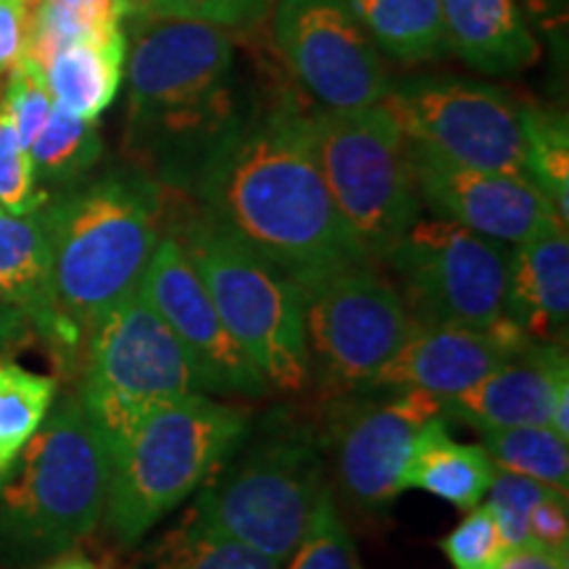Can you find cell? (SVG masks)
I'll list each match as a JSON object with an SVG mask.
<instances>
[{
	"mask_svg": "<svg viewBox=\"0 0 569 569\" xmlns=\"http://www.w3.org/2000/svg\"><path fill=\"white\" fill-rule=\"evenodd\" d=\"M30 6L21 0H0V80L24 59Z\"/></svg>",
	"mask_w": 569,
	"mask_h": 569,
	"instance_id": "cell-38",
	"label": "cell"
},
{
	"mask_svg": "<svg viewBox=\"0 0 569 569\" xmlns=\"http://www.w3.org/2000/svg\"><path fill=\"white\" fill-rule=\"evenodd\" d=\"M309 386L351 398L417 330L393 280L375 261H359L301 282Z\"/></svg>",
	"mask_w": 569,
	"mask_h": 569,
	"instance_id": "cell-10",
	"label": "cell"
},
{
	"mask_svg": "<svg viewBox=\"0 0 569 569\" xmlns=\"http://www.w3.org/2000/svg\"><path fill=\"white\" fill-rule=\"evenodd\" d=\"M549 490L551 486H543V482L538 480L496 469L493 482H490L486 493V507L490 509V515H493L498 530H501L503 543H507L509 549L528 543L530 511L540 498L549 493Z\"/></svg>",
	"mask_w": 569,
	"mask_h": 569,
	"instance_id": "cell-34",
	"label": "cell"
},
{
	"mask_svg": "<svg viewBox=\"0 0 569 569\" xmlns=\"http://www.w3.org/2000/svg\"><path fill=\"white\" fill-rule=\"evenodd\" d=\"M375 393L377 401L369 393L343 411L330 438L338 490L359 511L386 509L407 490L403 478L419 432L443 417V398L425 390Z\"/></svg>",
	"mask_w": 569,
	"mask_h": 569,
	"instance_id": "cell-14",
	"label": "cell"
},
{
	"mask_svg": "<svg viewBox=\"0 0 569 569\" xmlns=\"http://www.w3.org/2000/svg\"><path fill=\"white\" fill-rule=\"evenodd\" d=\"M525 138V177L569 219V124L567 113L519 103Z\"/></svg>",
	"mask_w": 569,
	"mask_h": 569,
	"instance_id": "cell-29",
	"label": "cell"
},
{
	"mask_svg": "<svg viewBox=\"0 0 569 569\" xmlns=\"http://www.w3.org/2000/svg\"><path fill=\"white\" fill-rule=\"evenodd\" d=\"M503 317L536 343H565L569 319V234L553 219L509 248Z\"/></svg>",
	"mask_w": 569,
	"mask_h": 569,
	"instance_id": "cell-19",
	"label": "cell"
},
{
	"mask_svg": "<svg viewBox=\"0 0 569 569\" xmlns=\"http://www.w3.org/2000/svg\"><path fill=\"white\" fill-rule=\"evenodd\" d=\"M288 569H361L356 543L330 488L319 496L309 530L290 553Z\"/></svg>",
	"mask_w": 569,
	"mask_h": 569,
	"instance_id": "cell-31",
	"label": "cell"
},
{
	"mask_svg": "<svg viewBox=\"0 0 569 569\" xmlns=\"http://www.w3.org/2000/svg\"><path fill=\"white\" fill-rule=\"evenodd\" d=\"M351 9L390 59L422 63L451 53L440 0H351Z\"/></svg>",
	"mask_w": 569,
	"mask_h": 569,
	"instance_id": "cell-24",
	"label": "cell"
},
{
	"mask_svg": "<svg viewBox=\"0 0 569 569\" xmlns=\"http://www.w3.org/2000/svg\"><path fill=\"white\" fill-rule=\"evenodd\" d=\"M380 264L417 327H490L503 319L509 246L448 219L419 217Z\"/></svg>",
	"mask_w": 569,
	"mask_h": 569,
	"instance_id": "cell-11",
	"label": "cell"
},
{
	"mask_svg": "<svg viewBox=\"0 0 569 569\" xmlns=\"http://www.w3.org/2000/svg\"><path fill=\"white\" fill-rule=\"evenodd\" d=\"M142 569H282V565L206 528L188 511L180 525L148 546Z\"/></svg>",
	"mask_w": 569,
	"mask_h": 569,
	"instance_id": "cell-26",
	"label": "cell"
},
{
	"mask_svg": "<svg viewBox=\"0 0 569 569\" xmlns=\"http://www.w3.org/2000/svg\"><path fill=\"white\" fill-rule=\"evenodd\" d=\"M482 448L496 469L522 475L551 488H569V440L553 432L549 425L503 427L486 430Z\"/></svg>",
	"mask_w": 569,
	"mask_h": 569,
	"instance_id": "cell-30",
	"label": "cell"
},
{
	"mask_svg": "<svg viewBox=\"0 0 569 569\" xmlns=\"http://www.w3.org/2000/svg\"><path fill=\"white\" fill-rule=\"evenodd\" d=\"M32 569H101L96 565V561L84 557V553L80 549H69L59 553V557L42 561V565L32 567Z\"/></svg>",
	"mask_w": 569,
	"mask_h": 569,
	"instance_id": "cell-40",
	"label": "cell"
},
{
	"mask_svg": "<svg viewBox=\"0 0 569 569\" xmlns=\"http://www.w3.org/2000/svg\"><path fill=\"white\" fill-rule=\"evenodd\" d=\"M21 322H27V317L19 309H13V306L0 301V346L9 343Z\"/></svg>",
	"mask_w": 569,
	"mask_h": 569,
	"instance_id": "cell-41",
	"label": "cell"
},
{
	"mask_svg": "<svg viewBox=\"0 0 569 569\" xmlns=\"http://www.w3.org/2000/svg\"><path fill=\"white\" fill-rule=\"evenodd\" d=\"M163 230L184 248L224 327L267 382L269 393H301L309 388L298 282L211 222L196 203L167 206Z\"/></svg>",
	"mask_w": 569,
	"mask_h": 569,
	"instance_id": "cell-7",
	"label": "cell"
},
{
	"mask_svg": "<svg viewBox=\"0 0 569 569\" xmlns=\"http://www.w3.org/2000/svg\"><path fill=\"white\" fill-rule=\"evenodd\" d=\"M77 372V396L109 459L153 407L203 393L188 351L140 288L92 327Z\"/></svg>",
	"mask_w": 569,
	"mask_h": 569,
	"instance_id": "cell-9",
	"label": "cell"
},
{
	"mask_svg": "<svg viewBox=\"0 0 569 569\" xmlns=\"http://www.w3.org/2000/svg\"><path fill=\"white\" fill-rule=\"evenodd\" d=\"M109 457L80 396H56L0 482V565L38 567L77 549L103 519Z\"/></svg>",
	"mask_w": 569,
	"mask_h": 569,
	"instance_id": "cell-4",
	"label": "cell"
},
{
	"mask_svg": "<svg viewBox=\"0 0 569 569\" xmlns=\"http://www.w3.org/2000/svg\"><path fill=\"white\" fill-rule=\"evenodd\" d=\"M56 396V377L32 372L17 361H0V482L46 422Z\"/></svg>",
	"mask_w": 569,
	"mask_h": 569,
	"instance_id": "cell-28",
	"label": "cell"
},
{
	"mask_svg": "<svg viewBox=\"0 0 569 569\" xmlns=\"http://www.w3.org/2000/svg\"><path fill=\"white\" fill-rule=\"evenodd\" d=\"M48 203V190L40 188L30 151L21 142L9 111L0 106V209L32 213Z\"/></svg>",
	"mask_w": 569,
	"mask_h": 569,
	"instance_id": "cell-32",
	"label": "cell"
},
{
	"mask_svg": "<svg viewBox=\"0 0 569 569\" xmlns=\"http://www.w3.org/2000/svg\"><path fill=\"white\" fill-rule=\"evenodd\" d=\"M167 193L151 174L127 167L42 206L51 267L40 338L61 367L77 372L92 327L140 288L163 234Z\"/></svg>",
	"mask_w": 569,
	"mask_h": 569,
	"instance_id": "cell-3",
	"label": "cell"
},
{
	"mask_svg": "<svg viewBox=\"0 0 569 569\" xmlns=\"http://www.w3.org/2000/svg\"><path fill=\"white\" fill-rule=\"evenodd\" d=\"M21 3H27V6H30V9H32V3H34V0H21Z\"/></svg>",
	"mask_w": 569,
	"mask_h": 569,
	"instance_id": "cell-43",
	"label": "cell"
},
{
	"mask_svg": "<svg viewBox=\"0 0 569 569\" xmlns=\"http://www.w3.org/2000/svg\"><path fill=\"white\" fill-rule=\"evenodd\" d=\"M48 232L42 209L11 213L0 209V301L19 309L34 330L48 315Z\"/></svg>",
	"mask_w": 569,
	"mask_h": 569,
	"instance_id": "cell-23",
	"label": "cell"
},
{
	"mask_svg": "<svg viewBox=\"0 0 569 569\" xmlns=\"http://www.w3.org/2000/svg\"><path fill=\"white\" fill-rule=\"evenodd\" d=\"M248 427L246 411L206 393L172 398L148 411L109 459L103 522L113 543L134 549L222 467Z\"/></svg>",
	"mask_w": 569,
	"mask_h": 569,
	"instance_id": "cell-6",
	"label": "cell"
},
{
	"mask_svg": "<svg viewBox=\"0 0 569 569\" xmlns=\"http://www.w3.org/2000/svg\"><path fill=\"white\" fill-rule=\"evenodd\" d=\"M411 161L422 206L436 217L486 234L498 243L517 246L543 224L561 219L549 198L525 174L465 167L415 142Z\"/></svg>",
	"mask_w": 569,
	"mask_h": 569,
	"instance_id": "cell-16",
	"label": "cell"
},
{
	"mask_svg": "<svg viewBox=\"0 0 569 569\" xmlns=\"http://www.w3.org/2000/svg\"><path fill=\"white\" fill-rule=\"evenodd\" d=\"M448 51L488 77H511L538 61V40L519 0H440Z\"/></svg>",
	"mask_w": 569,
	"mask_h": 569,
	"instance_id": "cell-20",
	"label": "cell"
},
{
	"mask_svg": "<svg viewBox=\"0 0 569 569\" xmlns=\"http://www.w3.org/2000/svg\"><path fill=\"white\" fill-rule=\"evenodd\" d=\"M272 0H146L148 13L172 19L209 21V24L238 30L253 24Z\"/></svg>",
	"mask_w": 569,
	"mask_h": 569,
	"instance_id": "cell-36",
	"label": "cell"
},
{
	"mask_svg": "<svg viewBox=\"0 0 569 569\" xmlns=\"http://www.w3.org/2000/svg\"><path fill=\"white\" fill-rule=\"evenodd\" d=\"M403 134L446 159L488 172L525 174L519 101L507 90L451 74H422L382 101Z\"/></svg>",
	"mask_w": 569,
	"mask_h": 569,
	"instance_id": "cell-12",
	"label": "cell"
},
{
	"mask_svg": "<svg viewBox=\"0 0 569 569\" xmlns=\"http://www.w3.org/2000/svg\"><path fill=\"white\" fill-rule=\"evenodd\" d=\"M132 21L124 153L169 193H188L206 156L251 106L253 90L224 27L156 13Z\"/></svg>",
	"mask_w": 569,
	"mask_h": 569,
	"instance_id": "cell-2",
	"label": "cell"
},
{
	"mask_svg": "<svg viewBox=\"0 0 569 569\" xmlns=\"http://www.w3.org/2000/svg\"><path fill=\"white\" fill-rule=\"evenodd\" d=\"M438 546L453 569H496L509 549L486 503L469 509L457 528L440 538Z\"/></svg>",
	"mask_w": 569,
	"mask_h": 569,
	"instance_id": "cell-33",
	"label": "cell"
},
{
	"mask_svg": "<svg viewBox=\"0 0 569 569\" xmlns=\"http://www.w3.org/2000/svg\"><path fill=\"white\" fill-rule=\"evenodd\" d=\"M319 169L367 259L380 264L422 217L411 142L386 103L311 111Z\"/></svg>",
	"mask_w": 569,
	"mask_h": 569,
	"instance_id": "cell-8",
	"label": "cell"
},
{
	"mask_svg": "<svg viewBox=\"0 0 569 569\" xmlns=\"http://www.w3.org/2000/svg\"><path fill=\"white\" fill-rule=\"evenodd\" d=\"M211 222L298 284L367 259L319 169L311 111L290 88L253 92L188 193Z\"/></svg>",
	"mask_w": 569,
	"mask_h": 569,
	"instance_id": "cell-1",
	"label": "cell"
},
{
	"mask_svg": "<svg viewBox=\"0 0 569 569\" xmlns=\"http://www.w3.org/2000/svg\"><path fill=\"white\" fill-rule=\"evenodd\" d=\"M27 151H30L34 177L42 190L71 188L101 161L103 140L98 122L53 106L46 127Z\"/></svg>",
	"mask_w": 569,
	"mask_h": 569,
	"instance_id": "cell-27",
	"label": "cell"
},
{
	"mask_svg": "<svg viewBox=\"0 0 569 569\" xmlns=\"http://www.w3.org/2000/svg\"><path fill=\"white\" fill-rule=\"evenodd\" d=\"M530 343L507 317L490 327H417L369 390L465 393Z\"/></svg>",
	"mask_w": 569,
	"mask_h": 569,
	"instance_id": "cell-17",
	"label": "cell"
},
{
	"mask_svg": "<svg viewBox=\"0 0 569 569\" xmlns=\"http://www.w3.org/2000/svg\"><path fill=\"white\" fill-rule=\"evenodd\" d=\"M327 488V438L311 425L272 415L248 427L222 467L198 488V522L280 561L309 530Z\"/></svg>",
	"mask_w": 569,
	"mask_h": 569,
	"instance_id": "cell-5",
	"label": "cell"
},
{
	"mask_svg": "<svg viewBox=\"0 0 569 569\" xmlns=\"http://www.w3.org/2000/svg\"><path fill=\"white\" fill-rule=\"evenodd\" d=\"M565 386H569L565 343L530 340L465 393L443 398V417L448 425L459 422L478 432L549 425L553 401Z\"/></svg>",
	"mask_w": 569,
	"mask_h": 569,
	"instance_id": "cell-18",
	"label": "cell"
},
{
	"mask_svg": "<svg viewBox=\"0 0 569 569\" xmlns=\"http://www.w3.org/2000/svg\"><path fill=\"white\" fill-rule=\"evenodd\" d=\"M140 293L188 351L206 396H269L267 382L248 361L243 348L234 343L203 280L172 232L163 230L140 280Z\"/></svg>",
	"mask_w": 569,
	"mask_h": 569,
	"instance_id": "cell-15",
	"label": "cell"
},
{
	"mask_svg": "<svg viewBox=\"0 0 569 569\" xmlns=\"http://www.w3.org/2000/svg\"><path fill=\"white\" fill-rule=\"evenodd\" d=\"M56 106L82 119H98L122 90L127 69V32L101 42H74L42 63Z\"/></svg>",
	"mask_w": 569,
	"mask_h": 569,
	"instance_id": "cell-22",
	"label": "cell"
},
{
	"mask_svg": "<svg viewBox=\"0 0 569 569\" xmlns=\"http://www.w3.org/2000/svg\"><path fill=\"white\" fill-rule=\"evenodd\" d=\"M0 106L9 111L21 142L30 148V142L38 138L42 127H46L48 117H51L56 106L51 90H48L46 84V77H42V69L32 59L24 56V59L9 71V82H6Z\"/></svg>",
	"mask_w": 569,
	"mask_h": 569,
	"instance_id": "cell-35",
	"label": "cell"
},
{
	"mask_svg": "<svg viewBox=\"0 0 569 569\" xmlns=\"http://www.w3.org/2000/svg\"><path fill=\"white\" fill-rule=\"evenodd\" d=\"M274 42L301 90L322 109L382 103L393 88L351 0H277Z\"/></svg>",
	"mask_w": 569,
	"mask_h": 569,
	"instance_id": "cell-13",
	"label": "cell"
},
{
	"mask_svg": "<svg viewBox=\"0 0 569 569\" xmlns=\"http://www.w3.org/2000/svg\"><path fill=\"white\" fill-rule=\"evenodd\" d=\"M496 569H569V553L546 549V546L528 540V543L507 549Z\"/></svg>",
	"mask_w": 569,
	"mask_h": 569,
	"instance_id": "cell-39",
	"label": "cell"
},
{
	"mask_svg": "<svg viewBox=\"0 0 569 569\" xmlns=\"http://www.w3.org/2000/svg\"><path fill=\"white\" fill-rule=\"evenodd\" d=\"M528 540L546 549L569 553V496L567 490L551 488L532 507L528 519Z\"/></svg>",
	"mask_w": 569,
	"mask_h": 569,
	"instance_id": "cell-37",
	"label": "cell"
},
{
	"mask_svg": "<svg viewBox=\"0 0 569 569\" xmlns=\"http://www.w3.org/2000/svg\"><path fill=\"white\" fill-rule=\"evenodd\" d=\"M496 465L480 443H459L448 432L443 417L432 419L419 432L407 467L403 488L425 490L461 511L475 509L493 482Z\"/></svg>",
	"mask_w": 569,
	"mask_h": 569,
	"instance_id": "cell-21",
	"label": "cell"
},
{
	"mask_svg": "<svg viewBox=\"0 0 569 569\" xmlns=\"http://www.w3.org/2000/svg\"><path fill=\"white\" fill-rule=\"evenodd\" d=\"M127 13H130V19L134 17H142V13H148L146 9V0H122Z\"/></svg>",
	"mask_w": 569,
	"mask_h": 569,
	"instance_id": "cell-42",
	"label": "cell"
},
{
	"mask_svg": "<svg viewBox=\"0 0 569 569\" xmlns=\"http://www.w3.org/2000/svg\"><path fill=\"white\" fill-rule=\"evenodd\" d=\"M130 21L122 0H34L27 27V59L42 67L74 42H101L124 32Z\"/></svg>",
	"mask_w": 569,
	"mask_h": 569,
	"instance_id": "cell-25",
	"label": "cell"
}]
</instances>
